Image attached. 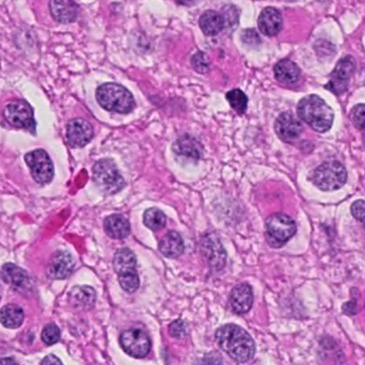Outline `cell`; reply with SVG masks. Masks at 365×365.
<instances>
[{
  "label": "cell",
  "instance_id": "ac0fdd59",
  "mask_svg": "<svg viewBox=\"0 0 365 365\" xmlns=\"http://www.w3.org/2000/svg\"><path fill=\"white\" fill-rule=\"evenodd\" d=\"M253 302L252 289L248 284H239L231 293V306L237 314L249 312Z\"/></svg>",
  "mask_w": 365,
  "mask_h": 365
},
{
  "label": "cell",
  "instance_id": "d6a6232c",
  "mask_svg": "<svg viewBox=\"0 0 365 365\" xmlns=\"http://www.w3.org/2000/svg\"><path fill=\"white\" fill-rule=\"evenodd\" d=\"M243 41L249 45H256V44L260 43L261 38L254 29H249L243 34Z\"/></svg>",
  "mask_w": 365,
  "mask_h": 365
},
{
  "label": "cell",
  "instance_id": "8d00e7d4",
  "mask_svg": "<svg viewBox=\"0 0 365 365\" xmlns=\"http://www.w3.org/2000/svg\"><path fill=\"white\" fill-rule=\"evenodd\" d=\"M177 3L184 5H194L195 0H177Z\"/></svg>",
  "mask_w": 365,
  "mask_h": 365
},
{
  "label": "cell",
  "instance_id": "f35d334b",
  "mask_svg": "<svg viewBox=\"0 0 365 365\" xmlns=\"http://www.w3.org/2000/svg\"><path fill=\"white\" fill-rule=\"evenodd\" d=\"M285 1H295V0H285Z\"/></svg>",
  "mask_w": 365,
  "mask_h": 365
},
{
  "label": "cell",
  "instance_id": "d6986e66",
  "mask_svg": "<svg viewBox=\"0 0 365 365\" xmlns=\"http://www.w3.org/2000/svg\"><path fill=\"white\" fill-rule=\"evenodd\" d=\"M1 277L5 283L9 284L10 287L17 291L28 289L29 284H30L28 274L22 268L11 263L3 265Z\"/></svg>",
  "mask_w": 365,
  "mask_h": 365
},
{
  "label": "cell",
  "instance_id": "f1b7e54d",
  "mask_svg": "<svg viewBox=\"0 0 365 365\" xmlns=\"http://www.w3.org/2000/svg\"><path fill=\"white\" fill-rule=\"evenodd\" d=\"M191 65L196 69L197 72L201 74H206L210 71V59L206 54L199 52L191 59Z\"/></svg>",
  "mask_w": 365,
  "mask_h": 365
},
{
  "label": "cell",
  "instance_id": "d4e9b609",
  "mask_svg": "<svg viewBox=\"0 0 365 365\" xmlns=\"http://www.w3.org/2000/svg\"><path fill=\"white\" fill-rule=\"evenodd\" d=\"M25 320L24 311L16 305H7L0 310V322L9 329H16Z\"/></svg>",
  "mask_w": 365,
  "mask_h": 365
},
{
  "label": "cell",
  "instance_id": "7402d4cb",
  "mask_svg": "<svg viewBox=\"0 0 365 365\" xmlns=\"http://www.w3.org/2000/svg\"><path fill=\"white\" fill-rule=\"evenodd\" d=\"M69 301L75 308L88 310L96 305V291L90 287H74L69 293Z\"/></svg>",
  "mask_w": 365,
  "mask_h": 365
},
{
  "label": "cell",
  "instance_id": "836d02e7",
  "mask_svg": "<svg viewBox=\"0 0 365 365\" xmlns=\"http://www.w3.org/2000/svg\"><path fill=\"white\" fill-rule=\"evenodd\" d=\"M41 365H63V362H61V360H60L59 358H57V357L55 356V355H48V356H46L45 358L42 360V362H41Z\"/></svg>",
  "mask_w": 365,
  "mask_h": 365
},
{
  "label": "cell",
  "instance_id": "277c9868",
  "mask_svg": "<svg viewBox=\"0 0 365 365\" xmlns=\"http://www.w3.org/2000/svg\"><path fill=\"white\" fill-rule=\"evenodd\" d=\"M136 264V256L129 248H121L115 252L113 268L119 277L120 285L127 293H134L140 285Z\"/></svg>",
  "mask_w": 365,
  "mask_h": 365
},
{
  "label": "cell",
  "instance_id": "9c48e42d",
  "mask_svg": "<svg viewBox=\"0 0 365 365\" xmlns=\"http://www.w3.org/2000/svg\"><path fill=\"white\" fill-rule=\"evenodd\" d=\"M25 162L32 172V177L38 184H48L54 177L53 162L44 150L29 152L25 156Z\"/></svg>",
  "mask_w": 365,
  "mask_h": 365
},
{
  "label": "cell",
  "instance_id": "4316f807",
  "mask_svg": "<svg viewBox=\"0 0 365 365\" xmlns=\"http://www.w3.org/2000/svg\"><path fill=\"white\" fill-rule=\"evenodd\" d=\"M227 100L230 105L236 111L239 115H243L246 113L247 106H248V98L246 94L239 89H234L227 93Z\"/></svg>",
  "mask_w": 365,
  "mask_h": 365
},
{
  "label": "cell",
  "instance_id": "8fae6325",
  "mask_svg": "<svg viewBox=\"0 0 365 365\" xmlns=\"http://www.w3.org/2000/svg\"><path fill=\"white\" fill-rule=\"evenodd\" d=\"M355 67H356L355 60L351 57H345L344 59L340 60L337 67L332 72L331 78H330L326 88L335 94L343 93L344 91L346 90L347 87H349V79L355 71Z\"/></svg>",
  "mask_w": 365,
  "mask_h": 365
},
{
  "label": "cell",
  "instance_id": "4dcf8cb0",
  "mask_svg": "<svg viewBox=\"0 0 365 365\" xmlns=\"http://www.w3.org/2000/svg\"><path fill=\"white\" fill-rule=\"evenodd\" d=\"M169 332L175 339H183L188 334V327L184 320H177L170 324Z\"/></svg>",
  "mask_w": 365,
  "mask_h": 365
},
{
  "label": "cell",
  "instance_id": "83f0119b",
  "mask_svg": "<svg viewBox=\"0 0 365 365\" xmlns=\"http://www.w3.org/2000/svg\"><path fill=\"white\" fill-rule=\"evenodd\" d=\"M41 338H42V341L46 345H54V344L59 342L60 338H61V332H60L59 327H58L57 324H48L44 327Z\"/></svg>",
  "mask_w": 365,
  "mask_h": 365
},
{
  "label": "cell",
  "instance_id": "603a6c76",
  "mask_svg": "<svg viewBox=\"0 0 365 365\" xmlns=\"http://www.w3.org/2000/svg\"><path fill=\"white\" fill-rule=\"evenodd\" d=\"M201 30L206 36H217L222 29L225 28V19L223 16L216 11L208 10L206 12L203 13L202 16L199 21Z\"/></svg>",
  "mask_w": 365,
  "mask_h": 365
},
{
  "label": "cell",
  "instance_id": "e575fe53",
  "mask_svg": "<svg viewBox=\"0 0 365 365\" xmlns=\"http://www.w3.org/2000/svg\"><path fill=\"white\" fill-rule=\"evenodd\" d=\"M201 365H221V359L219 355H214V357H206L201 361Z\"/></svg>",
  "mask_w": 365,
  "mask_h": 365
},
{
  "label": "cell",
  "instance_id": "ffe728a7",
  "mask_svg": "<svg viewBox=\"0 0 365 365\" xmlns=\"http://www.w3.org/2000/svg\"><path fill=\"white\" fill-rule=\"evenodd\" d=\"M158 249L167 258H177L184 252V243L177 232L170 231L160 239Z\"/></svg>",
  "mask_w": 365,
  "mask_h": 365
},
{
  "label": "cell",
  "instance_id": "7c38bea8",
  "mask_svg": "<svg viewBox=\"0 0 365 365\" xmlns=\"http://www.w3.org/2000/svg\"><path fill=\"white\" fill-rule=\"evenodd\" d=\"M93 127L84 119H74L67 123V141L74 148H82L93 138Z\"/></svg>",
  "mask_w": 365,
  "mask_h": 365
},
{
  "label": "cell",
  "instance_id": "4fadbf2b",
  "mask_svg": "<svg viewBox=\"0 0 365 365\" xmlns=\"http://www.w3.org/2000/svg\"><path fill=\"white\" fill-rule=\"evenodd\" d=\"M276 133L281 140L294 142L300 137L303 127L293 113H284L278 117L275 125Z\"/></svg>",
  "mask_w": 365,
  "mask_h": 365
},
{
  "label": "cell",
  "instance_id": "8992f818",
  "mask_svg": "<svg viewBox=\"0 0 365 365\" xmlns=\"http://www.w3.org/2000/svg\"><path fill=\"white\" fill-rule=\"evenodd\" d=\"M296 223L282 212L274 214L266 221V237L270 246L279 248L283 246L296 233Z\"/></svg>",
  "mask_w": 365,
  "mask_h": 365
},
{
  "label": "cell",
  "instance_id": "5b68a950",
  "mask_svg": "<svg viewBox=\"0 0 365 365\" xmlns=\"http://www.w3.org/2000/svg\"><path fill=\"white\" fill-rule=\"evenodd\" d=\"M93 181L106 195H115L124 187V179L111 159H100L93 167Z\"/></svg>",
  "mask_w": 365,
  "mask_h": 365
},
{
  "label": "cell",
  "instance_id": "ba28073f",
  "mask_svg": "<svg viewBox=\"0 0 365 365\" xmlns=\"http://www.w3.org/2000/svg\"><path fill=\"white\" fill-rule=\"evenodd\" d=\"M3 115L10 125L16 129L34 131V110L32 106L22 100H12L7 104Z\"/></svg>",
  "mask_w": 365,
  "mask_h": 365
},
{
  "label": "cell",
  "instance_id": "9a60e30c",
  "mask_svg": "<svg viewBox=\"0 0 365 365\" xmlns=\"http://www.w3.org/2000/svg\"><path fill=\"white\" fill-rule=\"evenodd\" d=\"M49 9L54 19L61 24L75 22L78 15V8L73 0H50Z\"/></svg>",
  "mask_w": 365,
  "mask_h": 365
},
{
  "label": "cell",
  "instance_id": "e0dca14e",
  "mask_svg": "<svg viewBox=\"0 0 365 365\" xmlns=\"http://www.w3.org/2000/svg\"><path fill=\"white\" fill-rule=\"evenodd\" d=\"M172 148L177 156H183L188 159L195 160H199L202 157V144L195 137L189 136V135H184L177 138Z\"/></svg>",
  "mask_w": 365,
  "mask_h": 365
},
{
  "label": "cell",
  "instance_id": "f546056e",
  "mask_svg": "<svg viewBox=\"0 0 365 365\" xmlns=\"http://www.w3.org/2000/svg\"><path fill=\"white\" fill-rule=\"evenodd\" d=\"M351 119L353 124L357 129L361 131H365V105L360 104V105L355 106L351 110Z\"/></svg>",
  "mask_w": 365,
  "mask_h": 365
},
{
  "label": "cell",
  "instance_id": "74e56055",
  "mask_svg": "<svg viewBox=\"0 0 365 365\" xmlns=\"http://www.w3.org/2000/svg\"><path fill=\"white\" fill-rule=\"evenodd\" d=\"M335 365H346V364H345V363H344L343 361H341V362L338 363V364H335Z\"/></svg>",
  "mask_w": 365,
  "mask_h": 365
},
{
  "label": "cell",
  "instance_id": "ab89813d",
  "mask_svg": "<svg viewBox=\"0 0 365 365\" xmlns=\"http://www.w3.org/2000/svg\"><path fill=\"white\" fill-rule=\"evenodd\" d=\"M364 144H365V137H364Z\"/></svg>",
  "mask_w": 365,
  "mask_h": 365
},
{
  "label": "cell",
  "instance_id": "cb8c5ba5",
  "mask_svg": "<svg viewBox=\"0 0 365 365\" xmlns=\"http://www.w3.org/2000/svg\"><path fill=\"white\" fill-rule=\"evenodd\" d=\"M275 76L281 84H296L300 77V69L291 60H281L276 65Z\"/></svg>",
  "mask_w": 365,
  "mask_h": 365
},
{
  "label": "cell",
  "instance_id": "52a82bcc",
  "mask_svg": "<svg viewBox=\"0 0 365 365\" xmlns=\"http://www.w3.org/2000/svg\"><path fill=\"white\" fill-rule=\"evenodd\" d=\"M347 181V172L339 162H324L316 168L313 175L314 184L324 191H333L341 188Z\"/></svg>",
  "mask_w": 365,
  "mask_h": 365
},
{
  "label": "cell",
  "instance_id": "30bf717a",
  "mask_svg": "<svg viewBox=\"0 0 365 365\" xmlns=\"http://www.w3.org/2000/svg\"><path fill=\"white\" fill-rule=\"evenodd\" d=\"M122 349L134 358H144L151 349V341L146 332L140 328H133L123 332L120 337Z\"/></svg>",
  "mask_w": 365,
  "mask_h": 365
},
{
  "label": "cell",
  "instance_id": "44dd1931",
  "mask_svg": "<svg viewBox=\"0 0 365 365\" xmlns=\"http://www.w3.org/2000/svg\"><path fill=\"white\" fill-rule=\"evenodd\" d=\"M106 234L113 239H123L131 233L129 220L122 215H111L104 221Z\"/></svg>",
  "mask_w": 365,
  "mask_h": 365
},
{
  "label": "cell",
  "instance_id": "7a4b0ae2",
  "mask_svg": "<svg viewBox=\"0 0 365 365\" xmlns=\"http://www.w3.org/2000/svg\"><path fill=\"white\" fill-rule=\"evenodd\" d=\"M298 115L318 133H326L331 129L334 115L331 108L318 96H309L299 102Z\"/></svg>",
  "mask_w": 365,
  "mask_h": 365
},
{
  "label": "cell",
  "instance_id": "2e32d148",
  "mask_svg": "<svg viewBox=\"0 0 365 365\" xmlns=\"http://www.w3.org/2000/svg\"><path fill=\"white\" fill-rule=\"evenodd\" d=\"M261 32L268 36H277L281 32L283 19L281 13L275 8H266L263 10L258 21Z\"/></svg>",
  "mask_w": 365,
  "mask_h": 365
},
{
  "label": "cell",
  "instance_id": "6da1fadb",
  "mask_svg": "<svg viewBox=\"0 0 365 365\" xmlns=\"http://www.w3.org/2000/svg\"><path fill=\"white\" fill-rule=\"evenodd\" d=\"M216 341L222 351L239 363L247 362L256 353V344L252 338L237 324H229L220 327L216 331Z\"/></svg>",
  "mask_w": 365,
  "mask_h": 365
},
{
  "label": "cell",
  "instance_id": "d590c367",
  "mask_svg": "<svg viewBox=\"0 0 365 365\" xmlns=\"http://www.w3.org/2000/svg\"><path fill=\"white\" fill-rule=\"evenodd\" d=\"M0 365H19V363L12 358L0 359Z\"/></svg>",
  "mask_w": 365,
  "mask_h": 365
},
{
  "label": "cell",
  "instance_id": "3957f363",
  "mask_svg": "<svg viewBox=\"0 0 365 365\" xmlns=\"http://www.w3.org/2000/svg\"><path fill=\"white\" fill-rule=\"evenodd\" d=\"M96 100L104 109L113 113L127 115L134 109L135 98L131 92L121 85L108 82L96 90Z\"/></svg>",
  "mask_w": 365,
  "mask_h": 365
},
{
  "label": "cell",
  "instance_id": "5bb4252c",
  "mask_svg": "<svg viewBox=\"0 0 365 365\" xmlns=\"http://www.w3.org/2000/svg\"><path fill=\"white\" fill-rule=\"evenodd\" d=\"M74 266V258L69 252L57 251L50 258L47 274L52 279H67L72 274Z\"/></svg>",
  "mask_w": 365,
  "mask_h": 365
},
{
  "label": "cell",
  "instance_id": "484cf974",
  "mask_svg": "<svg viewBox=\"0 0 365 365\" xmlns=\"http://www.w3.org/2000/svg\"><path fill=\"white\" fill-rule=\"evenodd\" d=\"M144 225L152 230V231H159L162 228H165L167 218L165 214L158 208H148L144 215Z\"/></svg>",
  "mask_w": 365,
  "mask_h": 365
},
{
  "label": "cell",
  "instance_id": "1f68e13d",
  "mask_svg": "<svg viewBox=\"0 0 365 365\" xmlns=\"http://www.w3.org/2000/svg\"><path fill=\"white\" fill-rule=\"evenodd\" d=\"M351 214L365 228V201L358 200L351 206Z\"/></svg>",
  "mask_w": 365,
  "mask_h": 365
}]
</instances>
